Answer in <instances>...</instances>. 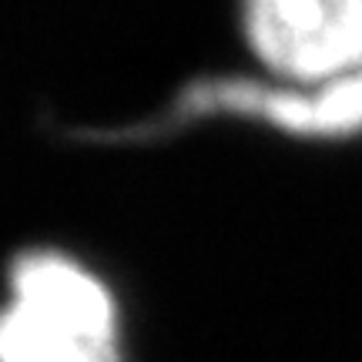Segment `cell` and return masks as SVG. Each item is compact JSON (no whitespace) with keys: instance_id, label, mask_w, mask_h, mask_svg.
I'll return each mask as SVG.
<instances>
[{"instance_id":"cell-1","label":"cell","mask_w":362,"mask_h":362,"mask_svg":"<svg viewBox=\"0 0 362 362\" xmlns=\"http://www.w3.org/2000/svg\"><path fill=\"white\" fill-rule=\"evenodd\" d=\"M0 362H117L111 292L67 255H21L0 309Z\"/></svg>"},{"instance_id":"cell-2","label":"cell","mask_w":362,"mask_h":362,"mask_svg":"<svg viewBox=\"0 0 362 362\" xmlns=\"http://www.w3.org/2000/svg\"><path fill=\"white\" fill-rule=\"evenodd\" d=\"M252 51L292 81H336L362 67V0H242Z\"/></svg>"}]
</instances>
